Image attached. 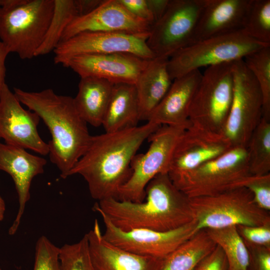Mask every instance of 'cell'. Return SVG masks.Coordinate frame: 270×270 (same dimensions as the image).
I'll return each mask as SVG.
<instances>
[{
    "instance_id": "6da1fadb",
    "label": "cell",
    "mask_w": 270,
    "mask_h": 270,
    "mask_svg": "<svg viewBox=\"0 0 270 270\" xmlns=\"http://www.w3.org/2000/svg\"><path fill=\"white\" fill-rule=\"evenodd\" d=\"M160 126L147 122L140 126L92 136L88 147L68 174L82 176L91 196L98 202L118 199L130 178L132 160L144 142Z\"/></svg>"
},
{
    "instance_id": "7a4b0ae2",
    "label": "cell",
    "mask_w": 270,
    "mask_h": 270,
    "mask_svg": "<svg viewBox=\"0 0 270 270\" xmlns=\"http://www.w3.org/2000/svg\"><path fill=\"white\" fill-rule=\"evenodd\" d=\"M145 190L142 202L110 198L96 202L93 208L122 230L144 228L165 232L194 220L190 198L175 186L168 174L156 176Z\"/></svg>"
},
{
    "instance_id": "3957f363",
    "label": "cell",
    "mask_w": 270,
    "mask_h": 270,
    "mask_svg": "<svg viewBox=\"0 0 270 270\" xmlns=\"http://www.w3.org/2000/svg\"><path fill=\"white\" fill-rule=\"evenodd\" d=\"M22 104L36 113L47 126L52 139L48 142L49 157L66 178L90 144L91 136L87 123L79 114L74 98L47 88L28 92L14 88Z\"/></svg>"
},
{
    "instance_id": "277c9868",
    "label": "cell",
    "mask_w": 270,
    "mask_h": 270,
    "mask_svg": "<svg viewBox=\"0 0 270 270\" xmlns=\"http://www.w3.org/2000/svg\"><path fill=\"white\" fill-rule=\"evenodd\" d=\"M54 0H2L0 40L22 60L35 57L52 17Z\"/></svg>"
},
{
    "instance_id": "5b68a950",
    "label": "cell",
    "mask_w": 270,
    "mask_h": 270,
    "mask_svg": "<svg viewBox=\"0 0 270 270\" xmlns=\"http://www.w3.org/2000/svg\"><path fill=\"white\" fill-rule=\"evenodd\" d=\"M269 46L251 38L240 29L204 39L178 50L168 58V70L174 80L202 67L244 59Z\"/></svg>"
},
{
    "instance_id": "8992f818",
    "label": "cell",
    "mask_w": 270,
    "mask_h": 270,
    "mask_svg": "<svg viewBox=\"0 0 270 270\" xmlns=\"http://www.w3.org/2000/svg\"><path fill=\"white\" fill-rule=\"evenodd\" d=\"M190 198L198 231L238 225L257 226L270 224V212L260 208L252 193L244 187L217 194Z\"/></svg>"
},
{
    "instance_id": "52a82bcc",
    "label": "cell",
    "mask_w": 270,
    "mask_h": 270,
    "mask_svg": "<svg viewBox=\"0 0 270 270\" xmlns=\"http://www.w3.org/2000/svg\"><path fill=\"white\" fill-rule=\"evenodd\" d=\"M249 174L246 148L237 146L192 170L168 176L178 189L194 198L238 188Z\"/></svg>"
},
{
    "instance_id": "ba28073f",
    "label": "cell",
    "mask_w": 270,
    "mask_h": 270,
    "mask_svg": "<svg viewBox=\"0 0 270 270\" xmlns=\"http://www.w3.org/2000/svg\"><path fill=\"white\" fill-rule=\"evenodd\" d=\"M232 64L210 66L202 74L189 110L190 124L222 134L233 97Z\"/></svg>"
},
{
    "instance_id": "9c48e42d",
    "label": "cell",
    "mask_w": 270,
    "mask_h": 270,
    "mask_svg": "<svg viewBox=\"0 0 270 270\" xmlns=\"http://www.w3.org/2000/svg\"><path fill=\"white\" fill-rule=\"evenodd\" d=\"M189 124L162 126L150 136L148 150L132 158L131 176L120 188L117 200L136 202L144 200L150 182L159 174L168 173L175 146Z\"/></svg>"
},
{
    "instance_id": "30bf717a",
    "label": "cell",
    "mask_w": 270,
    "mask_h": 270,
    "mask_svg": "<svg viewBox=\"0 0 270 270\" xmlns=\"http://www.w3.org/2000/svg\"><path fill=\"white\" fill-rule=\"evenodd\" d=\"M233 97L222 134L232 147L246 148L263 117V99L260 86L244 60L233 62Z\"/></svg>"
},
{
    "instance_id": "8fae6325",
    "label": "cell",
    "mask_w": 270,
    "mask_h": 270,
    "mask_svg": "<svg viewBox=\"0 0 270 270\" xmlns=\"http://www.w3.org/2000/svg\"><path fill=\"white\" fill-rule=\"evenodd\" d=\"M206 0H170L152 26L146 43L156 56L169 58L192 44Z\"/></svg>"
},
{
    "instance_id": "7c38bea8",
    "label": "cell",
    "mask_w": 270,
    "mask_h": 270,
    "mask_svg": "<svg viewBox=\"0 0 270 270\" xmlns=\"http://www.w3.org/2000/svg\"><path fill=\"white\" fill-rule=\"evenodd\" d=\"M98 213L104 224L102 236L106 240L142 256L165 258L198 232L194 220L180 228L165 232L144 228L122 230L104 214Z\"/></svg>"
},
{
    "instance_id": "4fadbf2b",
    "label": "cell",
    "mask_w": 270,
    "mask_h": 270,
    "mask_svg": "<svg viewBox=\"0 0 270 270\" xmlns=\"http://www.w3.org/2000/svg\"><path fill=\"white\" fill-rule=\"evenodd\" d=\"M150 34L86 32L60 42L54 49L56 64H62L70 58L84 54L130 53L152 60L156 56L148 46Z\"/></svg>"
},
{
    "instance_id": "5bb4252c",
    "label": "cell",
    "mask_w": 270,
    "mask_h": 270,
    "mask_svg": "<svg viewBox=\"0 0 270 270\" xmlns=\"http://www.w3.org/2000/svg\"><path fill=\"white\" fill-rule=\"evenodd\" d=\"M6 84L0 95V138L5 144L48 154V143L40 136L38 126L40 118L24 108Z\"/></svg>"
},
{
    "instance_id": "9a60e30c",
    "label": "cell",
    "mask_w": 270,
    "mask_h": 270,
    "mask_svg": "<svg viewBox=\"0 0 270 270\" xmlns=\"http://www.w3.org/2000/svg\"><path fill=\"white\" fill-rule=\"evenodd\" d=\"M232 148L223 134L211 132L190 122L175 146L168 174L192 170L224 154Z\"/></svg>"
},
{
    "instance_id": "2e32d148",
    "label": "cell",
    "mask_w": 270,
    "mask_h": 270,
    "mask_svg": "<svg viewBox=\"0 0 270 270\" xmlns=\"http://www.w3.org/2000/svg\"><path fill=\"white\" fill-rule=\"evenodd\" d=\"M150 60L130 53L84 54L72 56L62 65L80 78L96 77L114 84H134Z\"/></svg>"
},
{
    "instance_id": "e0dca14e",
    "label": "cell",
    "mask_w": 270,
    "mask_h": 270,
    "mask_svg": "<svg viewBox=\"0 0 270 270\" xmlns=\"http://www.w3.org/2000/svg\"><path fill=\"white\" fill-rule=\"evenodd\" d=\"M152 26L130 14L118 0H104L90 12L76 17L64 30L60 42L86 32L150 34Z\"/></svg>"
},
{
    "instance_id": "ac0fdd59",
    "label": "cell",
    "mask_w": 270,
    "mask_h": 270,
    "mask_svg": "<svg viewBox=\"0 0 270 270\" xmlns=\"http://www.w3.org/2000/svg\"><path fill=\"white\" fill-rule=\"evenodd\" d=\"M46 160L30 154L22 148L0 142V170L8 174L15 184L18 196V209L10 226V235L16 234L20 226L26 206L30 198L33 178L44 172Z\"/></svg>"
},
{
    "instance_id": "d6986e66",
    "label": "cell",
    "mask_w": 270,
    "mask_h": 270,
    "mask_svg": "<svg viewBox=\"0 0 270 270\" xmlns=\"http://www.w3.org/2000/svg\"><path fill=\"white\" fill-rule=\"evenodd\" d=\"M86 234L96 270H161L162 268L166 258L134 254L106 240L97 220Z\"/></svg>"
},
{
    "instance_id": "ffe728a7",
    "label": "cell",
    "mask_w": 270,
    "mask_h": 270,
    "mask_svg": "<svg viewBox=\"0 0 270 270\" xmlns=\"http://www.w3.org/2000/svg\"><path fill=\"white\" fill-rule=\"evenodd\" d=\"M202 76L200 70H196L174 80L147 122L158 126L188 124L190 105Z\"/></svg>"
},
{
    "instance_id": "44dd1931",
    "label": "cell",
    "mask_w": 270,
    "mask_h": 270,
    "mask_svg": "<svg viewBox=\"0 0 270 270\" xmlns=\"http://www.w3.org/2000/svg\"><path fill=\"white\" fill-rule=\"evenodd\" d=\"M249 1L206 0L191 44L212 36L242 29Z\"/></svg>"
},
{
    "instance_id": "7402d4cb",
    "label": "cell",
    "mask_w": 270,
    "mask_h": 270,
    "mask_svg": "<svg viewBox=\"0 0 270 270\" xmlns=\"http://www.w3.org/2000/svg\"><path fill=\"white\" fill-rule=\"evenodd\" d=\"M168 59L156 56L150 60L134 84L140 120H148L172 85L173 80L168 70Z\"/></svg>"
},
{
    "instance_id": "603a6c76",
    "label": "cell",
    "mask_w": 270,
    "mask_h": 270,
    "mask_svg": "<svg viewBox=\"0 0 270 270\" xmlns=\"http://www.w3.org/2000/svg\"><path fill=\"white\" fill-rule=\"evenodd\" d=\"M114 84L101 78H80L74 102L79 114L87 124L94 127L102 125Z\"/></svg>"
},
{
    "instance_id": "cb8c5ba5",
    "label": "cell",
    "mask_w": 270,
    "mask_h": 270,
    "mask_svg": "<svg viewBox=\"0 0 270 270\" xmlns=\"http://www.w3.org/2000/svg\"><path fill=\"white\" fill-rule=\"evenodd\" d=\"M140 120L135 84H114L102 125L105 132H114L136 126Z\"/></svg>"
},
{
    "instance_id": "d4e9b609",
    "label": "cell",
    "mask_w": 270,
    "mask_h": 270,
    "mask_svg": "<svg viewBox=\"0 0 270 270\" xmlns=\"http://www.w3.org/2000/svg\"><path fill=\"white\" fill-rule=\"evenodd\" d=\"M216 246L206 229L200 230L165 258L161 270H194Z\"/></svg>"
},
{
    "instance_id": "484cf974",
    "label": "cell",
    "mask_w": 270,
    "mask_h": 270,
    "mask_svg": "<svg viewBox=\"0 0 270 270\" xmlns=\"http://www.w3.org/2000/svg\"><path fill=\"white\" fill-rule=\"evenodd\" d=\"M206 230L210 238L224 252L228 270H248V251L236 226Z\"/></svg>"
},
{
    "instance_id": "4316f807",
    "label": "cell",
    "mask_w": 270,
    "mask_h": 270,
    "mask_svg": "<svg viewBox=\"0 0 270 270\" xmlns=\"http://www.w3.org/2000/svg\"><path fill=\"white\" fill-rule=\"evenodd\" d=\"M79 16L76 0H54V8L50 25L44 40L35 56L53 52L61 40L68 24Z\"/></svg>"
},
{
    "instance_id": "83f0119b",
    "label": "cell",
    "mask_w": 270,
    "mask_h": 270,
    "mask_svg": "<svg viewBox=\"0 0 270 270\" xmlns=\"http://www.w3.org/2000/svg\"><path fill=\"white\" fill-rule=\"evenodd\" d=\"M246 148L250 174H270V120L262 118Z\"/></svg>"
},
{
    "instance_id": "f1b7e54d",
    "label": "cell",
    "mask_w": 270,
    "mask_h": 270,
    "mask_svg": "<svg viewBox=\"0 0 270 270\" xmlns=\"http://www.w3.org/2000/svg\"><path fill=\"white\" fill-rule=\"evenodd\" d=\"M242 29L251 38L270 44V0H250Z\"/></svg>"
},
{
    "instance_id": "f546056e",
    "label": "cell",
    "mask_w": 270,
    "mask_h": 270,
    "mask_svg": "<svg viewBox=\"0 0 270 270\" xmlns=\"http://www.w3.org/2000/svg\"><path fill=\"white\" fill-rule=\"evenodd\" d=\"M244 61L254 76L263 99V117L270 120V46L246 56Z\"/></svg>"
},
{
    "instance_id": "4dcf8cb0",
    "label": "cell",
    "mask_w": 270,
    "mask_h": 270,
    "mask_svg": "<svg viewBox=\"0 0 270 270\" xmlns=\"http://www.w3.org/2000/svg\"><path fill=\"white\" fill-rule=\"evenodd\" d=\"M60 270H96L90 256L86 234L78 242L59 248Z\"/></svg>"
},
{
    "instance_id": "1f68e13d",
    "label": "cell",
    "mask_w": 270,
    "mask_h": 270,
    "mask_svg": "<svg viewBox=\"0 0 270 270\" xmlns=\"http://www.w3.org/2000/svg\"><path fill=\"white\" fill-rule=\"evenodd\" d=\"M34 270H60L59 248L44 236L36 243Z\"/></svg>"
},
{
    "instance_id": "d6a6232c",
    "label": "cell",
    "mask_w": 270,
    "mask_h": 270,
    "mask_svg": "<svg viewBox=\"0 0 270 270\" xmlns=\"http://www.w3.org/2000/svg\"><path fill=\"white\" fill-rule=\"evenodd\" d=\"M239 187L248 189L252 193L256 205L270 212V174L262 176L249 174L242 180Z\"/></svg>"
},
{
    "instance_id": "836d02e7",
    "label": "cell",
    "mask_w": 270,
    "mask_h": 270,
    "mask_svg": "<svg viewBox=\"0 0 270 270\" xmlns=\"http://www.w3.org/2000/svg\"><path fill=\"white\" fill-rule=\"evenodd\" d=\"M238 231L246 244L270 247V224L262 226H236Z\"/></svg>"
},
{
    "instance_id": "e575fe53",
    "label": "cell",
    "mask_w": 270,
    "mask_h": 270,
    "mask_svg": "<svg viewBox=\"0 0 270 270\" xmlns=\"http://www.w3.org/2000/svg\"><path fill=\"white\" fill-rule=\"evenodd\" d=\"M246 244L249 253L248 270H270V247Z\"/></svg>"
},
{
    "instance_id": "d590c367",
    "label": "cell",
    "mask_w": 270,
    "mask_h": 270,
    "mask_svg": "<svg viewBox=\"0 0 270 270\" xmlns=\"http://www.w3.org/2000/svg\"><path fill=\"white\" fill-rule=\"evenodd\" d=\"M194 270H228V262L222 248L216 245L200 262Z\"/></svg>"
},
{
    "instance_id": "8d00e7d4",
    "label": "cell",
    "mask_w": 270,
    "mask_h": 270,
    "mask_svg": "<svg viewBox=\"0 0 270 270\" xmlns=\"http://www.w3.org/2000/svg\"><path fill=\"white\" fill-rule=\"evenodd\" d=\"M118 2L134 16L148 22L152 26L154 24V18L146 0H118Z\"/></svg>"
},
{
    "instance_id": "74e56055",
    "label": "cell",
    "mask_w": 270,
    "mask_h": 270,
    "mask_svg": "<svg viewBox=\"0 0 270 270\" xmlns=\"http://www.w3.org/2000/svg\"><path fill=\"white\" fill-rule=\"evenodd\" d=\"M169 2L170 0H146L155 22L160 20L164 14Z\"/></svg>"
},
{
    "instance_id": "f35d334b",
    "label": "cell",
    "mask_w": 270,
    "mask_h": 270,
    "mask_svg": "<svg viewBox=\"0 0 270 270\" xmlns=\"http://www.w3.org/2000/svg\"><path fill=\"white\" fill-rule=\"evenodd\" d=\"M104 0H76L79 16L86 14L98 7Z\"/></svg>"
},
{
    "instance_id": "ab89813d",
    "label": "cell",
    "mask_w": 270,
    "mask_h": 270,
    "mask_svg": "<svg viewBox=\"0 0 270 270\" xmlns=\"http://www.w3.org/2000/svg\"><path fill=\"white\" fill-rule=\"evenodd\" d=\"M10 52L0 40V95L5 82L6 68L5 62L7 56Z\"/></svg>"
},
{
    "instance_id": "60d3db41",
    "label": "cell",
    "mask_w": 270,
    "mask_h": 270,
    "mask_svg": "<svg viewBox=\"0 0 270 270\" xmlns=\"http://www.w3.org/2000/svg\"><path fill=\"white\" fill-rule=\"evenodd\" d=\"M5 210V202L2 197L0 196V222L4 218Z\"/></svg>"
},
{
    "instance_id": "b9f144b4",
    "label": "cell",
    "mask_w": 270,
    "mask_h": 270,
    "mask_svg": "<svg viewBox=\"0 0 270 270\" xmlns=\"http://www.w3.org/2000/svg\"><path fill=\"white\" fill-rule=\"evenodd\" d=\"M2 0H0V6L1 4H2Z\"/></svg>"
},
{
    "instance_id": "7bdbcfd3",
    "label": "cell",
    "mask_w": 270,
    "mask_h": 270,
    "mask_svg": "<svg viewBox=\"0 0 270 270\" xmlns=\"http://www.w3.org/2000/svg\"><path fill=\"white\" fill-rule=\"evenodd\" d=\"M0 270H2V269L0 268Z\"/></svg>"
},
{
    "instance_id": "ee69618b",
    "label": "cell",
    "mask_w": 270,
    "mask_h": 270,
    "mask_svg": "<svg viewBox=\"0 0 270 270\" xmlns=\"http://www.w3.org/2000/svg\"></svg>"
}]
</instances>
